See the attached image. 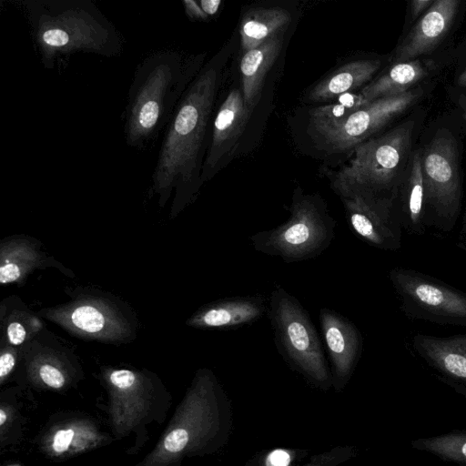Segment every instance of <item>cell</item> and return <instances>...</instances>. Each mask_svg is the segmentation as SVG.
Returning <instances> with one entry per match:
<instances>
[{"mask_svg": "<svg viewBox=\"0 0 466 466\" xmlns=\"http://www.w3.org/2000/svg\"><path fill=\"white\" fill-rule=\"evenodd\" d=\"M46 329L41 317L17 296H9L0 304V342L22 348Z\"/></svg>", "mask_w": 466, "mask_h": 466, "instance_id": "cell-20", "label": "cell"}, {"mask_svg": "<svg viewBox=\"0 0 466 466\" xmlns=\"http://www.w3.org/2000/svg\"><path fill=\"white\" fill-rule=\"evenodd\" d=\"M283 32L275 35L261 46L242 56L240 61L242 96L249 115L259 101L265 77L280 53Z\"/></svg>", "mask_w": 466, "mask_h": 466, "instance_id": "cell-19", "label": "cell"}, {"mask_svg": "<svg viewBox=\"0 0 466 466\" xmlns=\"http://www.w3.org/2000/svg\"><path fill=\"white\" fill-rule=\"evenodd\" d=\"M401 227L407 231L422 235L425 231V187L421 170L420 153L412 158L411 169L405 187Z\"/></svg>", "mask_w": 466, "mask_h": 466, "instance_id": "cell-24", "label": "cell"}, {"mask_svg": "<svg viewBox=\"0 0 466 466\" xmlns=\"http://www.w3.org/2000/svg\"><path fill=\"white\" fill-rule=\"evenodd\" d=\"M74 437V431L69 430H61L58 431L53 441V449L57 453H62L66 451Z\"/></svg>", "mask_w": 466, "mask_h": 466, "instance_id": "cell-32", "label": "cell"}, {"mask_svg": "<svg viewBox=\"0 0 466 466\" xmlns=\"http://www.w3.org/2000/svg\"><path fill=\"white\" fill-rule=\"evenodd\" d=\"M351 230L369 245L396 251L401 246V224L393 213V201L364 189L338 193Z\"/></svg>", "mask_w": 466, "mask_h": 466, "instance_id": "cell-10", "label": "cell"}, {"mask_svg": "<svg viewBox=\"0 0 466 466\" xmlns=\"http://www.w3.org/2000/svg\"><path fill=\"white\" fill-rule=\"evenodd\" d=\"M291 461V455L288 451L276 450L271 451L267 458V466H289Z\"/></svg>", "mask_w": 466, "mask_h": 466, "instance_id": "cell-33", "label": "cell"}, {"mask_svg": "<svg viewBox=\"0 0 466 466\" xmlns=\"http://www.w3.org/2000/svg\"><path fill=\"white\" fill-rule=\"evenodd\" d=\"M182 4L188 18L206 21L217 14L222 2L220 0H184Z\"/></svg>", "mask_w": 466, "mask_h": 466, "instance_id": "cell-27", "label": "cell"}, {"mask_svg": "<svg viewBox=\"0 0 466 466\" xmlns=\"http://www.w3.org/2000/svg\"><path fill=\"white\" fill-rule=\"evenodd\" d=\"M412 348L438 371L442 381L466 385V334L436 337L418 333L412 339Z\"/></svg>", "mask_w": 466, "mask_h": 466, "instance_id": "cell-15", "label": "cell"}, {"mask_svg": "<svg viewBox=\"0 0 466 466\" xmlns=\"http://www.w3.org/2000/svg\"><path fill=\"white\" fill-rule=\"evenodd\" d=\"M6 420V414L3 409L0 410V425H3Z\"/></svg>", "mask_w": 466, "mask_h": 466, "instance_id": "cell-37", "label": "cell"}, {"mask_svg": "<svg viewBox=\"0 0 466 466\" xmlns=\"http://www.w3.org/2000/svg\"><path fill=\"white\" fill-rule=\"evenodd\" d=\"M61 264L46 256L42 243L26 235H15L0 242V283L2 285L22 284L26 278L38 268Z\"/></svg>", "mask_w": 466, "mask_h": 466, "instance_id": "cell-16", "label": "cell"}, {"mask_svg": "<svg viewBox=\"0 0 466 466\" xmlns=\"http://www.w3.org/2000/svg\"><path fill=\"white\" fill-rule=\"evenodd\" d=\"M411 125L406 123L355 147L354 157L334 177L337 193L364 189L393 201L388 193L410 148Z\"/></svg>", "mask_w": 466, "mask_h": 466, "instance_id": "cell-7", "label": "cell"}, {"mask_svg": "<svg viewBox=\"0 0 466 466\" xmlns=\"http://www.w3.org/2000/svg\"><path fill=\"white\" fill-rule=\"evenodd\" d=\"M433 2V0H412L410 2V15L412 20L416 19L423 12L427 11Z\"/></svg>", "mask_w": 466, "mask_h": 466, "instance_id": "cell-34", "label": "cell"}, {"mask_svg": "<svg viewBox=\"0 0 466 466\" xmlns=\"http://www.w3.org/2000/svg\"><path fill=\"white\" fill-rule=\"evenodd\" d=\"M463 117L466 120V106H464V109H463Z\"/></svg>", "mask_w": 466, "mask_h": 466, "instance_id": "cell-38", "label": "cell"}, {"mask_svg": "<svg viewBox=\"0 0 466 466\" xmlns=\"http://www.w3.org/2000/svg\"><path fill=\"white\" fill-rule=\"evenodd\" d=\"M389 277L408 318L466 327L465 292L410 268H394Z\"/></svg>", "mask_w": 466, "mask_h": 466, "instance_id": "cell-9", "label": "cell"}, {"mask_svg": "<svg viewBox=\"0 0 466 466\" xmlns=\"http://www.w3.org/2000/svg\"><path fill=\"white\" fill-rule=\"evenodd\" d=\"M20 348L0 342V379L4 380L15 368Z\"/></svg>", "mask_w": 466, "mask_h": 466, "instance_id": "cell-29", "label": "cell"}, {"mask_svg": "<svg viewBox=\"0 0 466 466\" xmlns=\"http://www.w3.org/2000/svg\"><path fill=\"white\" fill-rule=\"evenodd\" d=\"M69 348L45 329L30 342L20 348V357L35 368L39 379L53 389L62 388L66 381L65 367L73 358Z\"/></svg>", "mask_w": 466, "mask_h": 466, "instance_id": "cell-18", "label": "cell"}, {"mask_svg": "<svg viewBox=\"0 0 466 466\" xmlns=\"http://www.w3.org/2000/svg\"><path fill=\"white\" fill-rule=\"evenodd\" d=\"M22 5L46 69L76 53L114 57L123 51L119 32L91 0H26Z\"/></svg>", "mask_w": 466, "mask_h": 466, "instance_id": "cell-2", "label": "cell"}, {"mask_svg": "<svg viewBox=\"0 0 466 466\" xmlns=\"http://www.w3.org/2000/svg\"><path fill=\"white\" fill-rule=\"evenodd\" d=\"M431 66L420 59L395 63L385 74L364 86L360 93L368 103L405 93L430 73Z\"/></svg>", "mask_w": 466, "mask_h": 466, "instance_id": "cell-22", "label": "cell"}, {"mask_svg": "<svg viewBox=\"0 0 466 466\" xmlns=\"http://www.w3.org/2000/svg\"><path fill=\"white\" fill-rule=\"evenodd\" d=\"M108 380L115 388L125 390L135 384L137 373L127 369L114 370L108 373Z\"/></svg>", "mask_w": 466, "mask_h": 466, "instance_id": "cell-30", "label": "cell"}, {"mask_svg": "<svg viewBox=\"0 0 466 466\" xmlns=\"http://www.w3.org/2000/svg\"><path fill=\"white\" fill-rule=\"evenodd\" d=\"M459 5L458 0L434 1L397 47L395 63L413 60L431 52L449 32Z\"/></svg>", "mask_w": 466, "mask_h": 466, "instance_id": "cell-14", "label": "cell"}, {"mask_svg": "<svg viewBox=\"0 0 466 466\" xmlns=\"http://www.w3.org/2000/svg\"><path fill=\"white\" fill-rule=\"evenodd\" d=\"M425 187V226L453 229L461 212V185L454 140L435 137L420 154Z\"/></svg>", "mask_w": 466, "mask_h": 466, "instance_id": "cell-8", "label": "cell"}, {"mask_svg": "<svg viewBox=\"0 0 466 466\" xmlns=\"http://www.w3.org/2000/svg\"><path fill=\"white\" fill-rule=\"evenodd\" d=\"M200 58L167 49L137 65L128 89L124 134L128 147L145 149L167 127L180 99L200 71Z\"/></svg>", "mask_w": 466, "mask_h": 466, "instance_id": "cell-3", "label": "cell"}, {"mask_svg": "<svg viewBox=\"0 0 466 466\" xmlns=\"http://www.w3.org/2000/svg\"><path fill=\"white\" fill-rule=\"evenodd\" d=\"M368 104L360 92H348L335 98L330 104L314 108L311 111V121L315 129L319 132L343 122Z\"/></svg>", "mask_w": 466, "mask_h": 466, "instance_id": "cell-26", "label": "cell"}, {"mask_svg": "<svg viewBox=\"0 0 466 466\" xmlns=\"http://www.w3.org/2000/svg\"><path fill=\"white\" fill-rule=\"evenodd\" d=\"M189 434L184 429H176L170 431L164 441V447L170 452L182 451L188 443Z\"/></svg>", "mask_w": 466, "mask_h": 466, "instance_id": "cell-31", "label": "cell"}, {"mask_svg": "<svg viewBox=\"0 0 466 466\" xmlns=\"http://www.w3.org/2000/svg\"><path fill=\"white\" fill-rule=\"evenodd\" d=\"M265 309V299L261 296L226 298L202 306L186 324L204 329L236 328L258 320Z\"/></svg>", "mask_w": 466, "mask_h": 466, "instance_id": "cell-17", "label": "cell"}, {"mask_svg": "<svg viewBox=\"0 0 466 466\" xmlns=\"http://www.w3.org/2000/svg\"><path fill=\"white\" fill-rule=\"evenodd\" d=\"M353 453L352 447H337L331 451L313 456L310 461L304 466H336L352 457Z\"/></svg>", "mask_w": 466, "mask_h": 466, "instance_id": "cell-28", "label": "cell"}, {"mask_svg": "<svg viewBox=\"0 0 466 466\" xmlns=\"http://www.w3.org/2000/svg\"><path fill=\"white\" fill-rule=\"evenodd\" d=\"M268 316L279 352L309 383L322 390L332 386L319 337L299 299L280 286L269 298Z\"/></svg>", "mask_w": 466, "mask_h": 466, "instance_id": "cell-5", "label": "cell"}, {"mask_svg": "<svg viewBox=\"0 0 466 466\" xmlns=\"http://www.w3.org/2000/svg\"><path fill=\"white\" fill-rule=\"evenodd\" d=\"M410 446L442 461L466 466V431L455 430L441 435L419 438Z\"/></svg>", "mask_w": 466, "mask_h": 466, "instance_id": "cell-25", "label": "cell"}, {"mask_svg": "<svg viewBox=\"0 0 466 466\" xmlns=\"http://www.w3.org/2000/svg\"><path fill=\"white\" fill-rule=\"evenodd\" d=\"M457 245L466 251V216L462 219V226L459 234V241Z\"/></svg>", "mask_w": 466, "mask_h": 466, "instance_id": "cell-35", "label": "cell"}, {"mask_svg": "<svg viewBox=\"0 0 466 466\" xmlns=\"http://www.w3.org/2000/svg\"><path fill=\"white\" fill-rule=\"evenodd\" d=\"M290 20L289 12L285 9H249L243 15L239 26L243 54L257 48L270 37L283 32Z\"/></svg>", "mask_w": 466, "mask_h": 466, "instance_id": "cell-23", "label": "cell"}, {"mask_svg": "<svg viewBox=\"0 0 466 466\" xmlns=\"http://www.w3.org/2000/svg\"><path fill=\"white\" fill-rule=\"evenodd\" d=\"M319 322L331 361L332 386L339 391L350 380L360 358L362 337L354 323L333 309H321Z\"/></svg>", "mask_w": 466, "mask_h": 466, "instance_id": "cell-12", "label": "cell"}, {"mask_svg": "<svg viewBox=\"0 0 466 466\" xmlns=\"http://www.w3.org/2000/svg\"><path fill=\"white\" fill-rule=\"evenodd\" d=\"M420 95L421 90L411 89L402 94L373 100L355 111L343 122L319 133L335 149L346 150L355 147L403 113Z\"/></svg>", "mask_w": 466, "mask_h": 466, "instance_id": "cell-11", "label": "cell"}, {"mask_svg": "<svg viewBox=\"0 0 466 466\" xmlns=\"http://www.w3.org/2000/svg\"><path fill=\"white\" fill-rule=\"evenodd\" d=\"M458 85L466 87V68L458 78Z\"/></svg>", "mask_w": 466, "mask_h": 466, "instance_id": "cell-36", "label": "cell"}, {"mask_svg": "<svg viewBox=\"0 0 466 466\" xmlns=\"http://www.w3.org/2000/svg\"><path fill=\"white\" fill-rule=\"evenodd\" d=\"M380 66L375 59L351 61L327 76L308 95L313 102L332 100L371 79Z\"/></svg>", "mask_w": 466, "mask_h": 466, "instance_id": "cell-21", "label": "cell"}, {"mask_svg": "<svg viewBox=\"0 0 466 466\" xmlns=\"http://www.w3.org/2000/svg\"><path fill=\"white\" fill-rule=\"evenodd\" d=\"M289 211L290 218L284 224L251 236L253 248L285 262L319 256L329 246L335 233L336 223L325 203L316 196L296 190Z\"/></svg>", "mask_w": 466, "mask_h": 466, "instance_id": "cell-6", "label": "cell"}, {"mask_svg": "<svg viewBox=\"0 0 466 466\" xmlns=\"http://www.w3.org/2000/svg\"><path fill=\"white\" fill-rule=\"evenodd\" d=\"M218 84L219 67L212 60L190 83L165 129L151 189L160 207L173 195L171 217L194 199L202 184L208 127Z\"/></svg>", "mask_w": 466, "mask_h": 466, "instance_id": "cell-1", "label": "cell"}, {"mask_svg": "<svg viewBox=\"0 0 466 466\" xmlns=\"http://www.w3.org/2000/svg\"><path fill=\"white\" fill-rule=\"evenodd\" d=\"M37 314L85 340L123 344L137 333L138 322L131 307L96 289H77L67 302L42 309Z\"/></svg>", "mask_w": 466, "mask_h": 466, "instance_id": "cell-4", "label": "cell"}, {"mask_svg": "<svg viewBox=\"0 0 466 466\" xmlns=\"http://www.w3.org/2000/svg\"><path fill=\"white\" fill-rule=\"evenodd\" d=\"M249 116L242 92L238 88L232 89L213 121L211 139L202 166V183L209 180L231 157Z\"/></svg>", "mask_w": 466, "mask_h": 466, "instance_id": "cell-13", "label": "cell"}]
</instances>
